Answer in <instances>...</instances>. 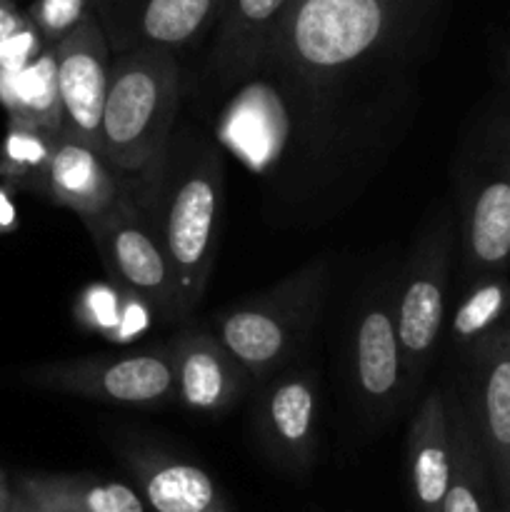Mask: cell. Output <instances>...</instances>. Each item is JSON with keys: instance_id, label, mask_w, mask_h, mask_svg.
I'll return each instance as SVG.
<instances>
[{"instance_id": "d4e9b609", "label": "cell", "mask_w": 510, "mask_h": 512, "mask_svg": "<svg viewBox=\"0 0 510 512\" xmlns=\"http://www.w3.org/2000/svg\"><path fill=\"white\" fill-rule=\"evenodd\" d=\"M45 48H48V45L43 43L38 30H35L28 20L25 28H20L18 33H13L8 40L0 43V70L15 73V70L28 68L35 58H40V53H43Z\"/></svg>"}, {"instance_id": "83f0119b", "label": "cell", "mask_w": 510, "mask_h": 512, "mask_svg": "<svg viewBox=\"0 0 510 512\" xmlns=\"http://www.w3.org/2000/svg\"><path fill=\"white\" fill-rule=\"evenodd\" d=\"M10 512H68V510H60V508H53V505L38 503V500H33V498H28V495L13 490V505H10Z\"/></svg>"}, {"instance_id": "ba28073f", "label": "cell", "mask_w": 510, "mask_h": 512, "mask_svg": "<svg viewBox=\"0 0 510 512\" xmlns=\"http://www.w3.org/2000/svg\"><path fill=\"white\" fill-rule=\"evenodd\" d=\"M90 240L113 285L143 300L163 320H183L178 285L163 253L155 225L123 193V198L93 220H85Z\"/></svg>"}, {"instance_id": "4fadbf2b", "label": "cell", "mask_w": 510, "mask_h": 512, "mask_svg": "<svg viewBox=\"0 0 510 512\" xmlns=\"http://www.w3.org/2000/svg\"><path fill=\"white\" fill-rule=\"evenodd\" d=\"M225 0H93L115 53L158 48L175 53L220 18Z\"/></svg>"}, {"instance_id": "4316f807", "label": "cell", "mask_w": 510, "mask_h": 512, "mask_svg": "<svg viewBox=\"0 0 510 512\" xmlns=\"http://www.w3.org/2000/svg\"><path fill=\"white\" fill-rule=\"evenodd\" d=\"M28 25V15L15 8L13 0H0V43Z\"/></svg>"}, {"instance_id": "ffe728a7", "label": "cell", "mask_w": 510, "mask_h": 512, "mask_svg": "<svg viewBox=\"0 0 510 512\" xmlns=\"http://www.w3.org/2000/svg\"><path fill=\"white\" fill-rule=\"evenodd\" d=\"M0 105L13 123L30 125L50 135H63V105L53 48H45L28 68L15 73L0 70Z\"/></svg>"}, {"instance_id": "603a6c76", "label": "cell", "mask_w": 510, "mask_h": 512, "mask_svg": "<svg viewBox=\"0 0 510 512\" xmlns=\"http://www.w3.org/2000/svg\"><path fill=\"white\" fill-rule=\"evenodd\" d=\"M45 130L8 120L5 138L0 143V183L13 193H33L48 198V173L55 140Z\"/></svg>"}, {"instance_id": "f546056e", "label": "cell", "mask_w": 510, "mask_h": 512, "mask_svg": "<svg viewBox=\"0 0 510 512\" xmlns=\"http://www.w3.org/2000/svg\"><path fill=\"white\" fill-rule=\"evenodd\" d=\"M495 512H510V508H500V505H498V508H495Z\"/></svg>"}, {"instance_id": "8992f818", "label": "cell", "mask_w": 510, "mask_h": 512, "mask_svg": "<svg viewBox=\"0 0 510 512\" xmlns=\"http://www.w3.org/2000/svg\"><path fill=\"white\" fill-rule=\"evenodd\" d=\"M458 240V223L440 210L418 235L408 263L393 285V315L403 350L405 388L413 398L435 358L445 328L450 265Z\"/></svg>"}, {"instance_id": "5b68a950", "label": "cell", "mask_w": 510, "mask_h": 512, "mask_svg": "<svg viewBox=\"0 0 510 512\" xmlns=\"http://www.w3.org/2000/svg\"><path fill=\"white\" fill-rule=\"evenodd\" d=\"M220 203L223 163L210 145H203L170 188L155 228L175 275L183 318L198 308L213 273Z\"/></svg>"}, {"instance_id": "f1b7e54d", "label": "cell", "mask_w": 510, "mask_h": 512, "mask_svg": "<svg viewBox=\"0 0 510 512\" xmlns=\"http://www.w3.org/2000/svg\"><path fill=\"white\" fill-rule=\"evenodd\" d=\"M10 505H13V483L0 470V512H10Z\"/></svg>"}, {"instance_id": "d6986e66", "label": "cell", "mask_w": 510, "mask_h": 512, "mask_svg": "<svg viewBox=\"0 0 510 512\" xmlns=\"http://www.w3.org/2000/svg\"><path fill=\"white\" fill-rule=\"evenodd\" d=\"M445 405L453 445V473L440 512H495L498 500L493 475L458 390H445Z\"/></svg>"}, {"instance_id": "8fae6325", "label": "cell", "mask_w": 510, "mask_h": 512, "mask_svg": "<svg viewBox=\"0 0 510 512\" xmlns=\"http://www.w3.org/2000/svg\"><path fill=\"white\" fill-rule=\"evenodd\" d=\"M350 375L360 408L370 418H383L403 398V350L393 315V288H375L363 300L350 340Z\"/></svg>"}, {"instance_id": "5bb4252c", "label": "cell", "mask_w": 510, "mask_h": 512, "mask_svg": "<svg viewBox=\"0 0 510 512\" xmlns=\"http://www.w3.org/2000/svg\"><path fill=\"white\" fill-rule=\"evenodd\" d=\"M170 348L175 400L203 415H223L243 395L250 375L208 325H185Z\"/></svg>"}, {"instance_id": "52a82bcc", "label": "cell", "mask_w": 510, "mask_h": 512, "mask_svg": "<svg viewBox=\"0 0 510 512\" xmlns=\"http://www.w3.org/2000/svg\"><path fill=\"white\" fill-rule=\"evenodd\" d=\"M20 380L50 393L75 395L95 403L155 408L175 400L170 348L123 355H85L25 368Z\"/></svg>"}, {"instance_id": "cb8c5ba5", "label": "cell", "mask_w": 510, "mask_h": 512, "mask_svg": "<svg viewBox=\"0 0 510 512\" xmlns=\"http://www.w3.org/2000/svg\"><path fill=\"white\" fill-rule=\"evenodd\" d=\"M90 10H93L90 0H35L25 15H28L30 25L38 30L43 43L53 48Z\"/></svg>"}, {"instance_id": "9c48e42d", "label": "cell", "mask_w": 510, "mask_h": 512, "mask_svg": "<svg viewBox=\"0 0 510 512\" xmlns=\"http://www.w3.org/2000/svg\"><path fill=\"white\" fill-rule=\"evenodd\" d=\"M113 48L95 10H90L60 43L53 45L58 93L63 105V135L103 155L100 128L108 95Z\"/></svg>"}, {"instance_id": "7a4b0ae2", "label": "cell", "mask_w": 510, "mask_h": 512, "mask_svg": "<svg viewBox=\"0 0 510 512\" xmlns=\"http://www.w3.org/2000/svg\"><path fill=\"white\" fill-rule=\"evenodd\" d=\"M455 223L463 283L510 273V93L485 108L465 143Z\"/></svg>"}, {"instance_id": "277c9868", "label": "cell", "mask_w": 510, "mask_h": 512, "mask_svg": "<svg viewBox=\"0 0 510 512\" xmlns=\"http://www.w3.org/2000/svg\"><path fill=\"white\" fill-rule=\"evenodd\" d=\"M328 278V260L315 258L265 293L220 310L205 325L250 378L265 380L288 365L313 333Z\"/></svg>"}, {"instance_id": "9a60e30c", "label": "cell", "mask_w": 510, "mask_h": 512, "mask_svg": "<svg viewBox=\"0 0 510 512\" xmlns=\"http://www.w3.org/2000/svg\"><path fill=\"white\" fill-rule=\"evenodd\" d=\"M288 0H225L218 38L210 53V75L218 85L255 78L268 58Z\"/></svg>"}, {"instance_id": "7402d4cb", "label": "cell", "mask_w": 510, "mask_h": 512, "mask_svg": "<svg viewBox=\"0 0 510 512\" xmlns=\"http://www.w3.org/2000/svg\"><path fill=\"white\" fill-rule=\"evenodd\" d=\"M510 323L508 273H488L465 283L463 298L455 305L448 325V340L460 358H468L495 333Z\"/></svg>"}, {"instance_id": "e0dca14e", "label": "cell", "mask_w": 510, "mask_h": 512, "mask_svg": "<svg viewBox=\"0 0 510 512\" xmlns=\"http://www.w3.org/2000/svg\"><path fill=\"white\" fill-rule=\"evenodd\" d=\"M123 460L155 512H235L218 483L188 460L153 448H133Z\"/></svg>"}, {"instance_id": "7c38bea8", "label": "cell", "mask_w": 510, "mask_h": 512, "mask_svg": "<svg viewBox=\"0 0 510 512\" xmlns=\"http://www.w3.org/2000/svg\"><path fill=\"white\" fill-rule=\"evenodd\" d=\"M260 448L278 468L308 473L318 440V378L310 370H290L260 390L253 410Z\"/></svg>"}, {"instance_id": "30bf717a", "label": "cell", "mask_w": 510, "mask_h": 512, "mask_svg": "<svg viewBox=\"0 0 510 512\" xmlns=\"http://www.w3.org/2000/svg\"><path fill=\"white\" fill-rule=\"evenodd\" d=\"M465 365L460 400L488 460L495 500L510 508V323L468 355Z\"/></svg>"}, {"instance_id": "484cf974", "label": "cell", "mask_w": 510, "mask_h": 512, "mask_svg": "<svg viewBox=\"0 0 510 512\" xmlns=\"http://www.w3.org/2000/svg\"><path fill=\"white\" fill-rule=\"evenodd\" d=\"M20 225L18 205H15V193L8 185L0 183V238L15 233Z\"/></svg>"}, {"instance_id": "44dd1931", "label": "cell", "mask_w": 510, "mask_h": 512, "mask_svg": "<svg viewBox=\"0 0 510 512\" xmlns=\"http://www.w3.org/2000/svg\"><path fill=\"white\" fill-rule=\"evenodd\" d=\"M13 490L68 512H145L133 488L93 475H20Z\"/></svg>"}, {"instance_id": "ac0fdd59", "label": "cell", "mask_w": 510, "mask_h": 512, "mask_svg": "<svg viewBox=\"0 0 510 512\" xmlns=\"http://www.w3.org/2000/svg\"><path fill=\"white\" fill-rule=\"evenodd\" d=\"M123 198V185L115 168L90 145L60 135L55 140L48 173V200L68 208L80 220H93L108 213Z\"/></svg>"}, {"instance_id": "6da1fadb", "label": "cell", "mask_w": 510, "mask_h": 512, "mask_svg": "<svg viewBox=\"0 0 510 512\" xmlns=\"http://www.w3.org/2000/svg\"><path fill=\"white\" fill-rule=\"evenodd\" d=\"M445 0H288L263 70L310 90L403 53Z\"/></svg>"}, {"instance_id": "3957f363", "label": "cell", "mask_w": 510, "mask_h": 512, "mask_svg": "<svg viewBox=\"0 0 510 512\" xmlns=\"http://www.w3.org/2000/svg\"><path fill=\"white\" fill-rule=\"evenodd\" d=\"M180 103L175 53L133 48L110 63L103 108V158L120 173H143L165 153Z\"/></svg>"}, {"instance_id": "2e32d148", "label": "cell", "mask_w": 510, "mask_h": 512, "mask_svg": "<svg viewBox=\"0 0 510 512\" xmlns=\"http://www.w3.org/2000/svg\"><path fill=\"white\" fill-rule=\"evenodd\" d=\"M410 498L415 512H440L453 473L445 390L435 388L420 400L405 438Z\"/></svg>"}]
</instances>
